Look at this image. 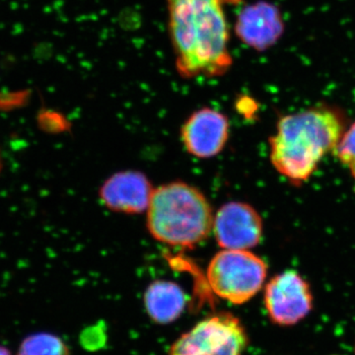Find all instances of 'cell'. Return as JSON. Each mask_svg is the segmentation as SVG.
<instances>
[{
	"label": "cell",
	"instance_id": "1",
	"mask_svg": "<svg viewBox=\"0 0 355 355\" xmlns=\"http://www.w3.org/2000/svg\"><path fill=\"white\" fill-rule=\"evenodd\" d=\"M176 67L184 79L225 74L233 64L223 0H167Z\"/></svg>",
	"mask_w": 355,
	"mask_h": 355
},
{
	"label": "cell",
	"instance_id": "2",
	"mask_svg": "<svg viewBox=\"0 0 355 355\" xmlns=\"http://www.w3.org/2000/svg\"><path fill=\"white\" fill-rule=\"evenodd\" d=\"M345 127V113L326 103L282 116L270 137V162L287 181L301 186L336 150Z\"/></svg>",
	"mask_w": 355,
	"mask_h": 355
},
{
	"label": "cell",
	"instance_id": "3",
	"mask_svg": "<svg viewBox=\"0 0 355 355\" xmlns=\"http://www.w3.org/2000/svg\"><path fill=\"white\" fill-rule=\"evenodd\" d=\"M146 211L149 233L172 247H195L209 237L214 226L207 198L184 182H173L154 190Z\"/></svg>",
	"mask_w": 355,
	"mask_h": 355
},
{
	"label": "cell",
	"instance_id": "4",
	"mask_svg": "<svg viewBox=\"0 0 355 355\" xmlns=\"http://www.w3.org/2000/svg\"><path fill=\"white\" fill-rule=\"evenodd\" d=\"M207 275L216 295L241 305L263 289L268 265L250 250H222L210 261Z\"/></svg>",
	"mask_w": 355,
	"mask_h": 355
},
{
	"label": "cell",
	"instance_id": "5",
	"mask_svg": "<svg viewBox=\"0 0 355 355\" xmlns=\"http://www.w3.org/2000/svg\"><path fill=\"white\" fill-rule=\"evenodd\" d=\"M249 336L241 320L218 312L198 322L173 343L169 355H244Z\"/></svg>",
	"mask_w": 355,
	"mask_h": 355
},
{
	"label": "cell",
	"instance_id": "6",
	"mask_svg": "<svg viewBox=\"0 0 355 355\" xmlns=\"http://www.w3.org/2000/svg\"><path fill=\"white\" fill-rule=\"evenodd\" d=\"M263 303L273 324L293 326L305 319L312 311V291L300 273L286 270L266 284Z\"/></svg>",
	"mask_w": 355,
	"mask_h": 355
},
{
	"label": "cell",
	"instance_id": "7",
	"mask_svg": "<svg viewBox=\"0 0 355 355\" xmlns=\"http://www.w3.org/2000/svg\"><path fill=\"white\" fill-rule=\"evenodd\" d=\"M214 236L223 250H250L258 246L263 237V220L248 203H226L214 218Z\"/></svg>",
	"mask_w": 355,
	"mask_h": 355
},
{
	"label": "cell",
	"instance_id": "8",
	"mask_svg": "<svg viewBox=\"0 0 355 355\" xmlns=\"http://www.w3.org/2000/svg\"><path fill=\"white\" fill-rule=\"evenodd\" d=\"M234 32L243 44L263 53L279 43L286 32V22L277 4L259 0L243 7L236 18Z\"/></svg>",
	"mask_w": 355,
	"mask_h": 355
},
{
	"label": "cell",
	"instance_id": "9",
	"mask_svg": "<svg viewBox=\"0 0 355 355\" xmlns=\"http://www.w3.org/2000/svg\"><path fill=\"white\" fill-rule=\"evenodd\" d=\"M229 127L225 114L214 109H200L184 123L182 140L188 153L195 157H214L227 142Z\"/></svg>",
	"mask_w": 355,
	"mask_h": 355
},
{
	"label": "cell",
	"instance_id": "10",
	"mask_svg": "<svg viewBox=\"0 0 355 355\" xmlns=\"http://www.w3.org/2000/svg\"><path fill=\"white\" fill-rule=\"evenodd\" d=\"M154 189L146 175L137 171L116 173L100 189L103 205L121 214H141L148 209Z\"/></svg>",
	"mask_w": 355,
	"mask_h": 355
},
{
	"label": "cell",
	"instance_id": "11",
	"mask_svg": "<svg viewBox=\"0 0 355 355\" xmlns=\"http://www.w3.org/2000/svg\"><path fill=\"white\" fill-rule=\"evenodd\" d=\"M144 304L154 323L169 324L176 322L183 314L187 296L176 282L155 280L144 292Z\"/></svg>",
	"mask_w": 355,
	"mask_h": 355
},
{
	"label": "cell",
	"instance_id": "12",
	"mask_svg": "<svg viewBox=\"0 0 355 355\" xmlns=\"http://www.w3.org/2000/svg\"><path fill=\"white\" fill-rule=\"evenodd\" d=\"M17 355H70L67 343L51 334H35L21 343Z\"/></svg>",
	"mask_w": 355,
	"mask_h": 355
},
{
	"label": "cell",
	"instance_id": "13",
	"mask_svg": "<svg viewBox=\"0 0 355 355\" xmlns=\"http://www.w3.org/2000/svg\"><path fill=\"white\" fill-rule=\"evenodd\" d=\"M335 153L355 181V121L343 132Z\"/></svg>",
	"mask_w": 355,
	"mask_h": 355
},
{
	"label": "cell",
	"instance_id": "14",
	"mask_svg": "<svg viewBox=\"0 0 355 355\" xmlns=\"http://www.w3.org/2000/svg\"><path fill=\"white\" fill-rule=\"evenodd\" d=\"M0 355H11L10 352L4 347L0 345Z\"/></svg>",
	"mask_w": 355,
	"mask_h": 355
}]
</instances>
